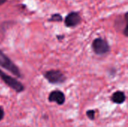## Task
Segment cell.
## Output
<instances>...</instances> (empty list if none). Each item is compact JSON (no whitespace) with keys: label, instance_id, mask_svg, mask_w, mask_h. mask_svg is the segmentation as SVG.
I'll use <instances>...</instances> for the list:
<instances>
[{"label":"cell","instance_id":"cell-1","mask_svg":"<svg viewBox=\"0 0 128 127\" xmlns=\"http://www.w3.org/2000/svg\"><path fill=\"white\" fill-rule=\"evenodd\" d=\"M0 67L8 70L12 74L16 76L18 78L22 76L20 69L0 49Z\"/></svg>","mask_w":128,"mask_h":127},{"label":"cell","instance_id":"cell-2","mask_svg":"<svg viewBox=\"0 0 128 127\" xmlns=\"http://www.w3.org/2000/svg\"><path fill=\"white\" fill-rule=\"evenodd\" d=\"M44 78L52 85H59L64 83L67 80L66 76L59 70H50L44 73Z\"/></svg>","mask_w":128,"mask_h":127},{"label":"cell","instance_id":"cell-3","mask_svg":"<svg viewBox=\"0 0 128 127\" xmlns=\"http://www.w3.org/2000/svg\"><path fill=\"white\" fill-rule=\"evenodd\" d=\"M0 78L11 89L15 91L16 93H21L25 91V86L19 82L16 79L6 74L0 70Z\"/></svg>","mask_w":128,"mask_h":127},{"label":"cell","instance_id":"cell-4","mask_svg":"<svg viewBox=\"0 0 128 127\" xmlns=\"http://www.w3.org/2000/svg\"><path fill=\"white\" fill-rule=\"evenodd\" d=\"M92 49L98 55H104L110 52V46L109 43L104 38L98 37L92 42Z\"/></svg>","mask_w":128,"mask_h":127},{"label":"cell","instance_id":"cell-5","mask_svg":"<svg viewBox=\"0 0 128 127\" xmlns=\"http://www.w3.org/2000/svg\"><path fill=\"white\" fill-rule=\"evenodd\" d=\"M82 21L80 14L78 12L72 11L69 13L64 18V24L68 28L77 26Z\"/></svg>","mask_w":128,"mask_h":127},{"label":"cell","instance_id":"cell-6","mask_svg":"<svg viewBox=\"0 0 128 127\" xmlns=\"http://www.w3.org/2000/svg\"><path fill=\"white\" fill-rule=\"evenodd\" d=\"M48 100L50 103H56L58 105L62 106L65 102V95L64 94L59 91V90H55L49 94Z\"/></svg>","mask_w":128,"mask_h":127},{"label":"cell","instance_id":"cell-7","mask_svg":"<svg viewBox=\"0 0 128 127\" xmlns=\"http://www.w3.org/2000/svg\"><path fill=\"white\" fill-rule=\"evenodd\" d=\"M111 100L112 103L116 104H122L126 100V95L123 91H118L113 93V94L111 97Z\"/></svg>","mask_w":128,"mask_h":127},{"label":"cell","instance_id":"cell-8","mask_svg":"<svg viewBox=\"0 0 128 127\" xmlns=\"http://www.w3.org/2000/svg\"><path fill=\"white\" fill-rule=\"evenodd\" d=\"M62 19H63L62 16L60 13H53V14L51 15L50 18L49 19V21L50 22H62Z\"/></svg>","mask_w":128,"mask_h":127},{"label":"cell","instance_id":"cell-9","mask_svg":"<svg viewBox=\"0 0 128 127\" xmlns=\"http://www.w3.org/2000/svg\"><path fill=\"white\" fill-rule=\"evenodd\" d=\"M95 114H96V112H95L94 110H92V109L88 110V111L86 112V115H87V117H88L90 120H92V121L94 120V118H95Z\"/></svg>","mask_w":128,"mask_h":127},{"label":"cell","instance_id":"cell-10","mask_svg":"<svg viewBox=\"0 0 128 127\" xmlns=\"http://www.w3.org/2000/svg\"><path fill=\"white\" fill-rule=\"evenodd\" d=\"M4 109L2 106H0V121L4 118Z\"/></svg>","mask_w":128,"mask_h":127},{"label":"cell","instance_id":"cell-11","mask_svg":"<svg viewBox=\"0 0 128 127\" xmlns=\"http://www.w3.org/2000/svg\"><path fill=\"white\" fill-rule=\"evenodd\" d=\"M128 22H127V23H126V25H125V28H124V36H125V37H128Z\"/></svg>","mask_w":128,"mask_h":127},{"label":"cell","instance_id":"cell-12","mask_svg":"<svg viewBox=\"0 0 128 127\" xmlns=\"http://www.w3.org/2000/svg\"><path fill=\"white\" fill-rule=\"evenodd\" d=\"M7 1V0H0V5H2L3 4H4Z\"/></svg>","mask_w":128,"mask_h":127},{"label":"cell","instance_id":"cell-13","mask_svg":"<svg viewBox=\"0 0 128 127\" xmlns=\"http://www.w3.org/2000/svg\"><path fill=\"white\" fill-rule=\"evenodd\" d=\"M57 38H58V40H61V39H63V38H64V36H63V35H62H62H58V36H57Z\"/></svg>","mask_w":128,"mask_h":127}]
</instances>
